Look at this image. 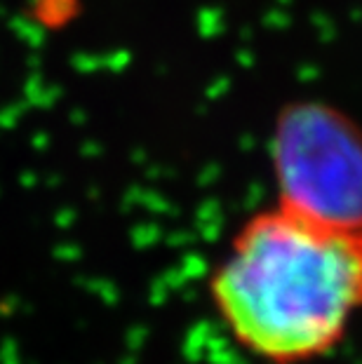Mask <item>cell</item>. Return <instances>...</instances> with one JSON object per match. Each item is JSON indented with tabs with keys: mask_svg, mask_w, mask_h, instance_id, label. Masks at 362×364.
I'll use <instances>...</instances> for the list:
<instances>
[{
	"mask_svg": "<svg viewBox=\"0 0 362 364\" xmlns=\"http://www.w3.org/2000/svg\"><path fill=\"white\" fill-rule=\"evenodd\" d=\"M228 338L264 364L329 358L362 313V228L278 203L250 214L207 277Z\"/></svg>",
	"mask_w": 362,
	"mask_h": 364,
	"instance_id": "obj_1",
	"label": "cell"
},
{
	"mask_svg": "<svg viewBox=\"0 0 362 364\" xmlns=\"http://www.w3.org/2000/svg\"><path fill=\"white\" fill-rule=\"evenodd\" d=\"M268 158L275 203L332 226L362 228V125L315 97L275 111Z\"/></svg>",
	"mask_w": 362,
	"mask_h": 364,
	"instance_id": "obj_2",
	"label": "cell"
}]
</instances>
